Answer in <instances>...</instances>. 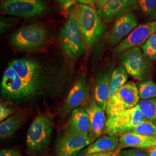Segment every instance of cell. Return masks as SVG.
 <instances>
[{
	"instance_id": "d4e9b609",
	"label": "cell",
	"mask_w": 156,
	"mask_h": 156,
	"mask_svg": "<svg viewBox=\"0 0 156 156\" xmlns=\"http://www.w3.org/2000/svg\"><path fill=\"white\" fill-rule=\"evenodd\" d=\"M139 7L149 20H156V0H139Z\"/></svg>"
},
{
	"instance_id": "cb8c5ba5",
	"label": "cell",
	"mask_w": 156,
	"mask_h": 156,
	"mask_svg": "<svg viewBox=\"0 0 156 156\" xmlns=\"http://www.w3.org/2000/svg\"><path fill=\"white\" fill-rule=\"evenodd\" d=\"M138 86L140 99L144 100L156 98V84L152 80L139 82Z\"/></svg>"
},
{
	"instance_id": "83f0119b",
	"label": "cell",
	"mask_w": 156,
	"mask_h": 156,
	"mask_svg": "<svg viewBox=\"0 0 156 156\" xmlns=\"http://www.w3.org/2000/svg\"><path fill=\"white\" fill-rule=\"evenodd\" d=\"M17 23V19L13 18L1 17V33H5L12 28Z\"/></svg>"
},
{
	"instance_id": "30bf717a",
	"label": "cell",
	"mask_w": 156,
	"mask_h": 156,
	"mask_svg": "<svg viewBox=\"0 0 156 156\" xmlns=\"http://www.w3.org/2000/svg\"><path fill=\"white\" fill-rule=\"evenodd\" d=\"M28 87L35 93L41 82L39 64L33 60L19 58L12 61L9 66Z\"/></svg>"
},
{
	"instance_id": "ba28073f",
	"label": "cell",
	"mask_w": 156,
	"mask_h": 156,
	"mask_svg": "<svg viewBox=\"0 0 156 156\" xmlns=\"http://www.w3.org/2000/svg\"><path fill=\"white\" fill-rule=\"evenodd\" d=\"M1 11L6 15L33 18L42 14L47 9L45 0H1Z\"/></svg>"
},
{
	"instance_id": "9a60e30c",
	"label": "cell",
	"mask_w": 156,
	"mask_h": 156,
	"mask_svg": "<svg viewBox=\"0 0 156 156\" xmlns=\"http://www.w3.org/2000/svg\"><path fill=\"white\" fill-rule=\"evenodd\" d=\"M89 98V89L85 78L80 77L75 82L70 91L61 113L65 116L73 109L82 105Z\"/></svg>"
},
{
	"instance_id": "f1b7e54d",
	"label": "cell",
	"mask_w": 156,
	"mask_h": 156,
	"mask_svg": "<svg viewBox=\"0 0 156 156\" xmlns=\"http://www.w3.org/2000/svg\"><path fill=\"white\" fill-rule=\"evenodd\" d=\"M116 156H150L145 151L136 149H123L118 152Z\"/></svg>"
},
{
	"instance_id": "7402d4cb",
	"label": "cell",
	"mask_w": 156,
	"mask_h": 156,
	"mask_svg": "<svg viewBox=\"0 0 156 156\" xmlns=\"http://www.w3.org/2000/svg\"><path fill=\"white\" fill-rule=\"evenodd\" d=\"M126 69L122 67H116L113 70L111 76L108 100L110 99L122 86L127 83L128 79Z\"/></svg>"
},
{
	"instance_id": "e575fe53",
	"label": "cell",
	"mask_w": 156,
	"mask_h": 156,
	"mask_svg": "<svg viewBox=\"0 0 156 156\" xmlns=\"http://www.w3.org/2000/svg\"><path fill=\"white\" fill-rule=\"evenodd\" d=\"M148 153L150 156H156V145L148 148Z\"/></svg>"
},
{
	"instance_id": "d590c367",
	"label": "cell",
	"mask_w": 156,
	"mask_h": 156,
	"mask_svg": "<svg viewBox=\"0 0 156 156\" xmlns=\"http://www.w3.org/2000/svg\"><path fill=\"white\" fill-rule=\"evenodd\" d=\"M56 2L62 4H68L71 3L73 0H55Z\"/></svg>"
},
{
	"instance_id": "e0dca14e",
	"label": "cell",
	"mask_w": 156,
	"mask_h": 156,
	"mask_svg": "<svg viewBox=\"0 0 156 156\" xmlns=\"http://www.w3.org/2000/svg\"><path fill=\"white\" fill-rule=\"evenodd\" d=\"M65 133H72L89 135V117L83 109L78 108L72 111L71 116L65 128Z\"/></svg>"
},
{
	"instance_id": "9c48e42d",
	"label": "cell",
	"mask_w": 156,
	"mask_h": 156,
	"mask_svg": "<svg viewBox=\"0 0 156 156\" xmlns=\"http://www.w3.org/2000/svg\"><path fill=\"white\" fill-rule=\"evenodd\" d=\"M1 93L6 98L12 100L28 97L35 93L9 66L6 69L2 78Z\"/></svg>"
},
{
	"instance_id": "2e32d148",
	"label": "cell",
	"mask_w": 156,
	"mask_h": 156,
	"mask_svg": "<svg viewBox=\"0 0 156 156\" xmlns=\"http://www.w3.org/2000/svg\"><path fill=\"white\" fill-rule=\"evenodd\" d=\"M86 112L89 116L90 123V132L89 136L94 142L104 131L106 122L104 111L97 104L94 100H93L86 107Z\"/></svg>"
},
{
	"instance_id": "52a82bcc",
	"label": "cell",
	"mask_w": 156,
	"mask_h": 156,
	"mask_svg": "<svg viewBox=\"0 0 156 156\" xmlns=\"http://www.w3.org/2000/svg\"><path fill=\"white\" fill-rule=\"evenodd\" d=\"M147 121L139 107L123 112L115 117L108 119L104 132L109 135H122L131 132L140 123Z\"/></svg>"
},
{
	"instance_id": "1f68e13d",
	"label": "cell",
	"mask_w": 156,
	"mask_h": 156,
	"mask_svg": "<svg viewBox=\"0 0 156 156\" xmlns=\"http://www.w3.org/2000/svg\"><path fill=\"white\" fill-rule=\"evenodd\" d=\"M110 0H95V6L100 9L104 7Z\"/></svg>"
},
{
	"instance_id": "6da1fadb",
	"label": "cell",
	"mask_w": 156,
	"mask_h": 156,
	"mask_svg": "<svg viewBox=\"0 0 156 156\" xmlns=\"http://www.w3.org/2000/svg\"><path fill=\"white\" fill-rule=\"evenodd\" d=\"M78 23L87 46L90 48L98 42L104 33V25L97 11L91 6L79 4L70 11Z\"/></svg>"
},
{
	"instance_id": "f546056e",
	"label": "cell",
	"mask_w": 156,
	"mask_h": 156,
	"mask_svg": "<svg viewBox=\"0 0 156 156\" xmlns=\"http://www.w3.org/2000/svg\"><path fill=\"white\" fill-rule=\"evenodd\" d=\"M13 113V109L8 106L5 104L1 102L0 104V121L1 122L10 117Z\"/></svg>"
},
{
	"instance_id": "4316f807",
	"label": "cell",
	"mask_w": 156,
	"mask_h": 156,
	"mask_svg": "<svg viewBox=\"0 0 156 156\" xmlns=\"http://www.w3.org/2000/svg\"><path fill=\"white\" fill-rule=\"evenodd\" d=\"M142 49L150 60L156 61V32L142 46Z\"/></svg>"
},
{
	"instance_id": "ffe728a7",
	"label": "cell",
	"mask_w": 156,
	"mask_h": 156,
	"mask_svg": "<svg viewBox=\"0 0 156 156\" xmlns=\"http://www.w3.org/2000/svg\"><path fill=\"white\" fill-rule=\"evenodd\" d=\"M119 139L116 135H104L88 146L83 151V154L86 156L96 153L115 151L119 147Z\"/></svg>"
},
{
	"instance_id": "7a4b0ae2",
	"label": "cell",
	"mask_w": 156,
	"mask_h": 156,
	"mask_svg": "<svg viewBox=\"0 0 156 156\" xmlns=\"http://www.w3.org/2000/svg\"><path fill=\"white\" fill-rule=\"evenodd\" d=\"M58 40L62 51L68 58L75 60L83 55L85 41L76 19L68 17L58 33Z\"/></svg>"
},
{
	"instance_id": "d6a6232c",
	"label": "cell",
	"mask_w": 156,
	"mask_h": 156,
	"mask_svg": "<svg viewBox=\"0 0 156 156\" xmlns=\"http://www.w3.org/2000/svg\"><path fill=\"white\" fill-rule=\"evenodd\" d=\"M79 4L89 6H95V0H75Z\"/></svg>"
},
{
	"instance_id": "603a6c76",
	"label": "cell",
	"mask_w": 156,
	"mask_h": 156,
	"mask_svg": "<svg viewBox=\"0 0 156 156\" xmlns=\"http://www.w3.org/2000/svg\"><path fill=\"white\" fill-rule=\"evenodd\" d=\"M137 106L147 121L156 123V98L141 101Z\"/></svg>"
},
{
	"instance_id": "4dcf8cb0",
	"label": "cell",
	"mask_w": 156,
	"mask_h": 156,
	"mask_svg": "<svg viewBox=\"0 0 156 156\" xmlns=\"http://www.w3.org/2000/svg\"><path fill=\"white\" fill-rule=\"evenodd\" d=\"M0 156H21V153L16 149H5L1 150Z\"/></svg>"
},
{
	"instance_id": "8d00e7d4",
	"label": "cell",
	"mask_w": 156,
	"mask_h": 156,
	"mask_svg": "<svg viewBox=\"0 0 156 156\" xmlns=\"http://www.w3.org/2000/svg\"><path fill=\"white\" fill-rule=\"evenodd\" d=\"M155 145H156V140H155Z\"/></svg>"
},
{
	"instance_id": "3957f363",
	"label": "cell",
	"mask_w": 156,
	"mask_h": 156,
	"mask_svg": "<svg viewBox=\"0 0 156 156\" xmlns=\"http://www.w3.org/2000/svg\"><path fill=\"white\" fill-rule=\"evenodd\" d=\"M53 127V122L46 115L41 114L34 119L26 136V146L30 153H39L47 149L50 144Z\"/></svg>"
},
{
	"instance_id": "74e56055",
	"label": "cell",
	"mask_w": 156,
	"mask_h": 156,
	"mask_svg": "<svg viewBox=\"0 0 156 156\" xmlns=\"http://www.w3.org/2000/svg\"><path fill=\"white\" fill-rule=\"evenodd\" d=\"M58 156V155H57V156Z\"/></svg>"
},
{
	"instance_id": "5bb4252c",
	"label": "cell",
	"mask_w": 156,
	"mask_h": 156,
	"mask_svg": "<svg viewBox=\"0 0 156 156\" xmlns=\"http://www.w3.org/2000/svg\"><path fill=\"white\" fill-rule=\"evenodd\" d=\"M93 143L89 136L72 133H65L56 147L58 156H75L79 151Z\"/></svg>"
},
{
	"instance_id": "8fae6325",
	"label": "cell",
	"mask_w": 156,
	"mask_h": 156,
	"mask_svg": "<svg viewBox=\"0 0 156 156\" xmlns=\"http://www.w3.org/2000/svg\"><path fill=\"white\" fill-rule=\"evenodd\" d=\"M156 32V20L140 24L114 49L113 55L119 56L129 49L142 46Z\"/></svg>"
},
{
	"instance_id": "44dd1931",
	"label": "cell",
	"mask_w": 156,
	"mask_h": 156,
	"mask_svg": "<svg viewBox=\"0 0 156 156\" xmlns=\"http://www.w3.org/2000/svg\"><path fill=\"white\" fill-rule=\"evenodd\" d=\"M25 121V116L18 113L12 115L0 124V138L4 140L12 136L21 127Z\"/></svg>"
},
{
	"instance_id": "836d02e7",
	"label": "cell",
	"mask_w": 156,
	"mask_h": 156,
	"mask_svg": "<svg viewBox=\"0 0 156 156\" xmlns=\"http://www.w3.org/2000/svg\"><path fill=\"white\" fill-rule=\"evenodd\" d=\"M86 156H113V152L106 151V152H102V153H93Z\"/></svg>"
},
{
	"instance_id": "7c38bea8",
	"label": "cell",
	"mask_w": 156,
	"mask_h": 156,
	"mask_svg": "<svg viewBox=\"0 0 156 156\" xmlns=\"http://www.w3.org/2000/svg\"><path fill=\"white\" fill-rule=\"evenodd\" d=\"M138 26V18L132 12L126 14L116 20L108 35L107 42L109 46L119 45Z\"/></svg>"
},
{
	"instance_id": "277c9868",
	"label": "cell",
	"mask_w": 156,
	"mask_h": 156,
	"mask_svg": "<svg viewBox=\"0 0 156 156\" xmlns=\"http://www.w3.org/2000/svg\"><path fill=\"white\" fill-rule=\"evenodd\" d=\"M48 31L39 23L30 24L18 28L10 38L11 45L17 49L24 51L35 50L45 44Z\"/></svg>"
},
{
	"instance_id": "5b68a950",
	"label": "cell",
	"mask_w": 156,
	"mask_h": 156,
	"mask_svg": "<svg viewBox=\"0 0 156 156\" xmlns=\"http://www.w3.org/2000/svg\"><path fill=\"white\" fill-rule=\"evenodd\" d=\"M120 61L128 75L139 81H147L152 76L153 68L150 59L138 47L124 51Z\"/></svg>"
},
{
	"instance_id": "484cf974",
	"label": "cell",
	"mask_w": 156,
	"mask_h": 156,
	"mask_svg": "<svg viewBox=\"0 0 156 156\" xmlns=\"http://www.w3.org/2000/svg\"><path fill=\"white\" fill-rule=\"evenodd\" d=\"M131 132L145 136H156V123L146 121L136 126Z\"/></svg>"
},
{
	"instance_id": "d6986e66",
	"label": "cell",
	"mask_w": 156,
	"mask_h": 156,
	"mask_svg": "<svg viewBox=\"0 0 156 156\" xmlns=\"http://www.w3.org/2000/svg\"><path fill=\"white\" fill-rule=\"evenodd\" d=\"M156 136H145L140 134L129 132L123 134L119 138V148L127 147L146 149L155 145Z\"/></svg>"
},
{
	"instance_id": "4fadbf2b",
	"label": "cell",
	"mask_w": 156,
	"mask_h": 156,
	"mask_svg": "<svg viewBox=\"0 0 156 156\" xmlns=\"http://www.w3.org/2000/svg\"><path fill=\"white\" fill-rule=\"evenodd\" d=\"M139 7V0H110L97 12L105 22H111L123 15L132 13Z\"/></svg>"
},
{
	"instance_id": "8992f818",
	"label": "cell",
	"mask_w": 156,
	"mask_h": 156,
	"mask_svg": "<svg viewBox=\"0 0 156 156\" xmlns=\"http://www.w3.org/2000/svg\"><path fill=\"white\" fill-rule=\"evenodd\" d=\"M140 99L136 84L133 81L127 82L108 100L105 110L108 119L134 108L138 105Z\"/></svg>"
},
{
	"instance_id": "ac0fdd59",
	"label": "cell",
	"mask_w": 156,
	"mask_h": 156,
	"mask_svg": "<svg viewBox=\"0 0 156 156\" xmlns=\"http://www.w3.org/2000/svg\"><path fill=\"white\" fill-rule=\"evenodd\" d=\"M111 76L109 68L100 72L95 78L94 87V100L104 111L106 110L108 100Z\"/></svg>"
}]
</instances>
